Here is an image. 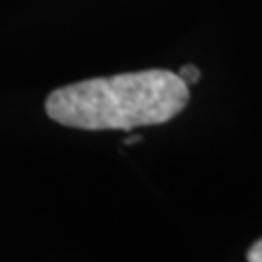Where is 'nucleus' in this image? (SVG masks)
<instances>
[{
  "label": "nucleus",
  "mask_w": 262,
  "mask_h": 262,
  "mask_svg": "<svg viewBox=\"0 0 262 262\" xmlns=\"http://www.w3.org/2000/svg\"><path fill=\"white\" fill-rule=\"evenodd\" d=\"M247 260H249V262H262V238L256 241V243H253L251 247H249Z\"/></svg>",
  "instance_id": "3"
},
{
  "label": "nucleus",
  "mask_w": 262,
  "mask_h": 262,
  "mask_svg": "<svg viewBox=\"0 0 262 262\" xmlns=\"http://www.w3.org/2000/svg\"><path fill=\"white\" fill-rule=\"evenodd\" d=\"M138 142H142V136H129L127 140H125L127 146H129V144H138Z\"/></svg>",
  "instance_id": "4"
},
{
  "label": "nucleus",
  "mask_w": 262,
  "mask_h": 262,
  "mask_svg": "<svg viewBox=\"0 0 262 262\" xmlns=\"http://www.w3.org/2000/svg\"><path fill=\"white\" fill-rule=\"evenodd\" d=\"M188 98V83L175 72L140 70L53 90L46 98V114L72 129L127 131L168 122L186 107Z\"/></svg>",
  "instance_id": "1"
},
{
  "label": "nucleus",
  "mask_w": 262,
  "mask_h": 262,
  "mask_svg": "<svg viewBox=\"0 0 262 262\" xmlns=\"http://www.w3.org/2000/svg\"><path fill=\"white\" fill-rule=\"evenodd\" d=\"M177 75L182 77L188 85H190V83H196V81L201 79V72H199V68H196V66H190V63H188V66H182Z\"/></svg>",
  "instance_id": "2"
}]
</instances>
